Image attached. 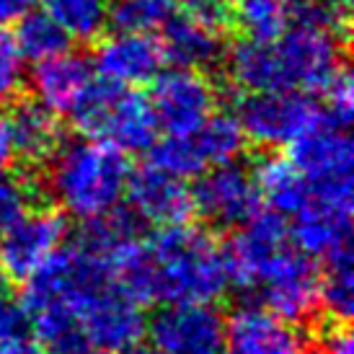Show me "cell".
<instances>
[{"label":"cell","mask_w":354,"mask_h":354,"mask_svg":"<svg viewBox=\"0 0 354 354\" xmlns=\"http://www.w3.org/2000/svg\"><path fill=\"white\" fill-rule=\"evenodd\" d=\"M160 354H227L225 318L212 305H168L150 321Z\"/></svg>","instance_id":"obj_12"},{"label":"cell","mask_w":354,"mask_h":354,"mask_svg":"<svg viewBox=\"0 0 354 354\" xmlns=\"http://www.w3.org/2000/svg\"><path fill=\"white\" fill-rule=\"evenodd\" d=\"M13 158H21L29 166H44L62 142V129L57 114L44 109L34 99H13L8 117Z\"/></svg>","instance_id":"obj_21"},{"label":"cell","mask_w":354,"mask_h":354,"mask_svg":"<svg viewBox=\"0 0 354 354\" xmlns=\"http://www.w3.org/2000/svg\"><path fill=\"white\" fill-rule=\"evenodd\" d=\"M31 342V315L21 297L0 287V346Z\"/></svg>","instance_id":"obj_31"},{"label":"cell","mask_w":354,"mask_h":354,"mask_svg":"<svg viewBox=\"0 0 354 354\" xmlns=\"http://www.w3.org/2000/svg\"><path fill=\"white\" fill-rule=\"evenodd\" d=\"M150 86V109L158 129H166V135H187L215 114L217 91L199 70L174 68L160 73Z\"/></svg>","instance_id":"obj_11"},{"label":"cell","mask_w":354,"mask_h":354,"mask_svg":"<svg viewBox=\"0 0 354 354\" xmlns=\"http://www.w3.org/2000/svg\"><path fill=\"white\" fill-rule=\"evenodd\" d=\"M295 248L313 259L352 246V194L342 192H313L290 227Z\"/></svg>","instance_id":"obj_14"},{"label":"cell","mask_w":354,"mask_h":354,"mask_svg":"<svg viewBox=\"0 0 354 354\" xmlns=\"http://www.w3.org/2000/svg\"><path fill=\"white\" fill-rule=\"evenodd\" d=\"M16 50L29 62H41L70 50V37L44 10H29L24 19L16 21V34L10 37Z\"/></svg>","instance_id":"obj_26"},{"label":"cell","mask_w":354,"mask_h":354,"mask_svg":"<svg viewBox=\"0 0 354 354\" xmlns=\"http://www.w3.org/2000/svg\"><path fill=\"white\" fill-rule=\"evenodd\" d=\"M287 148L308 187H352L354 153L346 129L318 122Z\"/></svg>","instance_id":"obj_15"},{"label":"cell","mask_w":354,"mask_h":354,"mask_svg":"<svg viewBox=\"0 0 354 354\" xmlns=\"http://www.w3.org/2000/svg\"><path fill=\"white\" fill-rule=\"evenodd\" d=\"M254 295L287 324H313L321 310V266L300 248L285 246L264 269Z\"/></svg>","instance_id":"obj_8"},{"label":"cell","mask_w":354,"mask_h":354,"mask_svg":"<svg viewBox=\"0 0 354 354\" xmlns=\"http://www.w3.org/2000/svg\"><path fill=\"white\" fill-rule=\"evenodd\" d=\"M318 93H321V99H324V104H318V109H321V117H324L326 124L339 127V129L349 127L352 114H354V88H352V78H349L346 68L339 70Z\"/></svg>","instance_id":"obj_29"},{"label":"cell","mask_w":354,"mask_h":354,"mask_svg":"<svg viewBox=\"0 0 354 354\" xmlns=\"http://www.w3.org/2000/svg\"><path fill=\"white\" fill-rule=\"evenodd\" d=\"M163 65L166 59L158 39H153L150 34L127 31H114L111 37L101 39L93 59V70L101 78L124 88L150 86L163 73Z\"/></svg>","instance_id":"obj_18"},{"label":"cell","mask_w":354,"mask_h":354,"mask_svg":"<svg viewBox=\"0 0 354 354\" xmlns=\"http://www.w3.org/2000/svg\"><path fill=\"white\" fill-rule=\"evenodd\" d=\"M75 313L83 334L91 346L119 352L127 344L142 339L148 321L142 315V305L119 287L117 279L99 282L75 290L65 303Z\"/></svg>","instance_id":"obj_6"},{"label":"cell","mask_w":354,"mask_h":354,"mask_svg":"<svg viewBox=\"0 0 354 354\" xmlns=\"http://www.w3.org/2000/svg\"><path fill=\"white\" fill-rule=\"evenodd\" d=\"M194 215L215 230H233L248 223L261 209V194L256 189L254 171L227 160L197 176L192 187Z\"/></svg>","instance_id":"obj_9"},{"label":"cell","mask_w":354,"mask_h":354,"mask_svg":"<svg viewBox=\"0 0 354 354\" xmlns=\"http://www.w3.org/2000/svg\"><path fill=\"white\" fill-rule=\"evenodd\" d=\"M34 3L37 0H0V26L24 19L29 10H34Z\"/></svg>","instance_id":"obj_35"},{"label":"cell","mask_w":354,"mask_h":354,"mask_svg":"<svg viewBox=\"0 0 354 354\" xmlns=\"http://www.w3.org/2000/svg\"><path fill=\"white\" fill-rule=\"evenodd\" d=\"M254 181L261 202L272 205V209L279 215H295L310 197L308 178L297 171L290 158L264 156L254 168Z\"/></svg>","instance_id":"obj_22"},{"label":"cell","mask_w":354,"mask_h":354,"mask_svg":"<svg viewBox=\"0 0 354 354\" xmlns=\"http://www.w3.org/2000/svg\"><path fill=\"white\" fill-rule=\"evenodd\" d=\"M176 10L174 0H109V24L114 31L153 34Z\"/></svg>","instance_id":"obj_27"},{"label":"cell","mask_w":354,"mask_h":354,"mask_svg":"<svg viewBox=\"0 0 354 354\" xmlns=\"http://www.w3.org/2000/svg\"><path fill=\"white\" fill-rule=\"evenodd\" d=\"M68 236V217L57 207L26 209L0 236V272L13 285H24Z\"/></svg>","instance_id":"obj_10"},{"label":"cell","mask_w":354,"mask_h":354,"mask_svg":"<svg viewBox=\"0 0 354 354\" xmlns=\"http://www.w3.org/2000/svg\"><path fill=\"white\" fill-rule=\"evenodd\" d=\"M119 354H160L158 352V346L153 344V342H142V339H138V342H132V344H127L124 349H119Z\"/></svg>","instance_id":"obj_37"},{"label":"cell","mask_w":354,"mask_h":354,"mask_svg":"<svg viewBox=\"0 0 354 354\" xmlns=\"http://www.w3.org/2000/svg\"><path fill=\"white\" fill-rule=\"evenodd\" d=\"M227 354H308V344L292 324L261 305H246L225 321Z\"/></svg>","instance_id":"obj_19"},{"label":"cell","mask_w":354,"mask_h":354,"mask_svg":"<svg viewBox=\"0 0 354 354\" xmlns=\"http://www.w3.org/2000/svg\"><path fill=\"white\" fill-rule=\"evenodd\" d=\"M96 80V70L88 57L78 52H59L55 57L34 62L29 75L31 99L39 101L52 114H70L91 83Z\"/></svg>","instance_id":"obj_20"},{"label":"cell","mask_w":354,"mask_h":354,"mask_svg":"<svg viewBox=\"0 0 354 354\" xmlns=\"http://www.w3.org/2000/svg\"><path fill=\"white\" fill-rule=\"evenodd\" d=\"M236 119L243 138L259 148H285L324 122L318 104L303 91H251L238 101Z\"/></svg>","instance_id":"obj_7"},{"label":"cell","mask_w":354,"mask_h":354,"mask_svg":"<svg viewBox=\"0 0 354 354\" xmlns=\"http://www.w3.org/2000/svg\"><path fill=\"white\" fill-rule=\"evenodd\" d=\"M342 34L292 26L274 41L241 39L227 52V75L241 91L318 93L342 65Z\"/></svg>","instance_id":"obj_2"},{"label":"cell","mask_w":354,"mask_h":354,"mask_svg":"<svg viewBox=\"0 0 354 354\" xmlns=\"http://www.w3.org/2000/svg\"><path fill=\"white\" fill-rule=\"evenodd\" d=\"M21 86H24V57L8 34L0 31V106L16 99Z\"/></svg>","instance_id":"obj_32"},{"label":"cell","mask_w":354,"mask_h":354,"mask_svg":"<svg viewBox=\"0 0 354 354\" xmlns=\"http://www.w3.org/2000/svg\"><path fill=\"white\" fill-rule=\"evenodd\" d=\"M227 21L246 41H274L290 26L285 0H227Z\"/></svg>","instance_id":"obj_23"},{"label":"cell","mask_w":354,"mask_h":354,"mask_svg":"<svg viewBox=\"0 0 354 354\" xmlns=\"http://www.w3.org/2000/svg\"><path fill=\"white\" fill-rule=\"evenodd\" d=\"M287 241L290 225L285 223V215L274 209H259L223 248L230 285L254 292L269 261L287 246Z\"/></svg>","instance_id":"obj_13"},{"label":"cell","mask_w":354,"mask_h":354,"mask_svg":"<svg viewBox=\"0 0 354 354\" xmlns=\"http://www.w3.org/2000/svg\"><path fill=\"white\" fill-rule=\"evenodd\" d=\"M68 117L86 138L104 140L122 153H145L158 138V122L148 96L104 78L91 83Z\"/></svg>","instance_id":"obj_4"},{"label":"cell","mask_w":354,"mask_h":354,"mask_svg":"<svg viewBox=\"0 0 354 354\" xmlns=\"http://www.w3.org/2000/svg\"><path fill=\"white\" fill-rule=\"evenodd\" d=\"M44 13L75 41L99 39L109 26V0H41Z\"/></svg>","instance_id":"obj_24"},{"label":"cell","mask_w":354,"mask_h":354,"mask_svg":"<svg viewBox=\"0 0 354 354\" xmlns=\"http://www.w3.org/2000/svg\"><path fill=\"white\" fill-rule=\"evenodd\" d=\"M285 6L292 26L326 29L334 34L346 31V10L331 6L328 0H285Z\"/></svg>","instance_id":"obj_30"},{"label":"cell","mask_w":354,"mask_h":354,"mask_svg":"<svg viewBox=\"0 0 354 354\" xmlns=\"http://www.w3.org/2000/svg\"><path fill=\"white\" fill-rule=\"evenodd\" d=\"M354 266L352 246H344L334 254L324 256L321 269V308L326 315L349 321L354 310Z\"/></svg>","instance_id":"obj_25"},{"label":"cell","mask_w":354,"mask_h":354,"mask_svg":"<svg viewBox=\"0 0 354 354\" xmlns=\"http://www.w3.org/2000/svg\"><path fill=\"white\" fill-rule=\"evenodd\" d=\"M129 171L127 153L104 140H62L47 160V192L59 209L91 220L119 207Z\"/></svg>","instance_id":"obj_3"},{"label":"cell","mask_w":354,"mask_h":354,"mask_svg":"<svg viewBox=\"0 0 354 354\" xmlns=\"http://www.w3.org/2000/svg\"><path fill=\"white\" fill-rule=\"evenodd\" d=\"M37 184L24 174L0 168V236L31 207Z\"/></svg>","instance_id":"obj_28"},{"label":"cell","mask_w":354,"mask_h":354,"mask_svg":"<svg viewBox=\"0 0 354 354\" xmlns=\"http://www.w3.org/2000/svg\"><path fill=\"white\" fill-rule=\"evenodd\" d=\"M13 160V145H10V132L6 117H0V168H8Z\"/></svg>","instance_id":"obj_36"},{"label":"cell","mask_w":354,"mask_h":354,"mask_svg":"<svg viewBox=\"0 0 354 354\" xmlns=\"http://www.w3.org/2000/svg\"><path fill=\"white\" fill-rule=\"evenodd\" d=\"M119 287L135 303L212 305L227 292L223 248L202 225L158 227L114 259Z\"/></svg>","instance_id":"obj_1"},{"label":"cell","mask_w":354,"mask_h":354,"mask_svg":"<svg viewBox=\"0 0 354 354\" xmlns=\"http://www.w3.org/2000/svg\"><path fill=\"white\" fill-rule=\"evenodd\" d=\"M160 50L168 65L181 70L215 68L225 57L223 24L207 19L197 10H174L171 19L160 26Z\"/></svg>","instance_id":"obj_16"},{"label":"cell","mask_w":354,"mask_h":354,"mask_svg":"<svg viewBox=\"0 0 354 354\" xmlns=\"http://www.w3.org/2000/svg\"><path fill=\"white\" fill-rule=\"evenodd\" d=\"M315 349L313 354H354L352 349V328L349 321L339 318H326L315 324Z\"/></svg>","instance_id":"obj_33"},{"label":"cell","mask_w":354,"mask_h":354,"mask_svg":"<svg viewBox=\"0 0 354 354\" xmlns=\"http://www.w3.org/2000/svg\"><path fill=\"white\" fill-rule=\"evenodd\" d=\"M174 3H187L192 10H197L217 24L227 21V0H174Z\"/></svg>","instance_id":"obj_34"},{"label":"cell","mask_w":354,"mask_h":354,"mask_svg":"<svg viewBox=\"0 0 354 354\" xmlns=\"http://www.w3.org/2000/svg\"><path fill=\"white\" fill-rule=\"evenodd\" d=\"M124 194H127L129 209L145 225H181V223H189L194 215L192 189L184 184V178L171 176L153 163L138 171H129Z\"/></svg>","instance_id":"obj_17"},{"label":"cell","mask_w":354,"mask_h":354,"mask_svg":"<svg viewBox=\"0 0 354 354\" xmlns=\"http://www.w3.org/2000/svg\"><path fill=\"white\" fill-rule=\"evenodd\" d=\"M331 6H336V8H342V10H346L349 8V0H328Z\"/></svg>","instance_id":"obj_38"},{"label":"cell","mask_w":354,"mask_h":354,"mask_svg":"<svg viewBox=\"0 0 354 354\" xmlns=\"http://www.w3.org/2000/svg\"><path fill=\"white\" fill-rule=\"evenodd\" d=\"M86 354H111V352H106V349H96V346H91V349H88Z\"/></svg>","instance_id":"obj_39"},{"label":"cell","mask_w":354,"mask_h":354,"mask_svg":"<svg viewBox=\"0 0 354 354\" xmlns=\"http://www.w3.org/2000/svg\"><path fill=\"white\" fill-rule=\"evenodd\" d=\"M236 114H212L187 135H166L150 148V163L178 178H197L209 168L236 160L243 150Z\"/></svg>","instance_id":"obj_5"}]
</instances>
